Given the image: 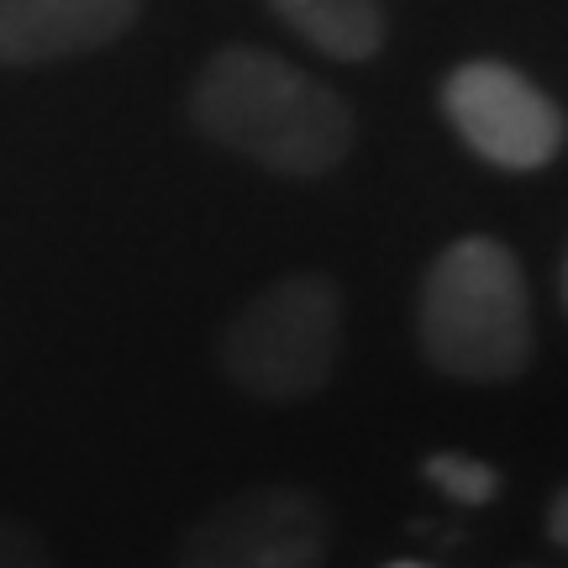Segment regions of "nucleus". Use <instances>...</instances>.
<instances>
[{
  "mask_svg": "<svg viewBox=\"0 0 568 568\" xmlns=\"http://www.w3.org/2000/svg\"><path fill=\"white\" fill-rule=\"evenodd\" d=\"M190 116L211 142L284 180L332 174L353 153V111L343 95L247 42L211 53L190 95Z\"/></svg>",
  "mask_w": 568,
  "mask_h": 568,
  "instance_id": "1",
  "label": "nucleus"
},
{
  "mask_svg": "<svg viewBox=\"0 0 568 568\" xmlns=\"http://www.w3.org/2000/svg\"><path fill=\"white\" fill-rule=\"evenodd\" d=\"M416 337L426 364L458 385H510L531 364V295L516 253L495 237H458L422 280Z\"/></svg>",
  "mask_w": 568,
  "mask_h": 568,
  "instance_id": "2",
  "label": "nucleus"
},
{
  "mask_svg": "<svg viewBox=\"0 0 568 568\" xmlns=\"http://www.w3.org/2000/svg\"><path fill=\"white\" fill-rule=\"evenodd\" d=\"M343 347V295L326 274H284L222 332V374L258 400H305L332 379Z\"/></svg>",
  "mask_w": 568,
  "mask_h": 568,
  "instance_id": "3",
  "label": "nucleus"
},
{
  "mask_svg": "<svg viewBox=\"0 0 568 568\" xmlns=\"http://www.w3.org/2000/svg\"><path fill=\"white\" fill-rule=\"evenodd\" d=\"M332 521L311 489L258 485L190 527L180 568H322Z\"/></svg>",
  "mask_w": 568,
  "mask_h": 568,
  "instance_id": "4",
  "label": "nucleus"
},
{
  "mask_svg": "<svg viewBox=\"0 0 568 568\" xmlns=\"http://www.w3.org/2000/svg\"><path fill=\"white\" fill-rule=\"evenodd\" d=\"M443 111L453 132L495 169L531 174L564 153L568 122L537 84L495 59L458 63L443 80Z\"/></svg>",
  "mask_w": 568,
  "mask_h": 568,
  "instance_id": "5",
  "label": "nucleus"
},
{
  "mask_svg": "<svg viewBox=\"0 0 568 568\" xmlns=\"http://www.w3.org/2000/svg\"><path fill=\"white\" fill-rule=\"evenodd\" d=\"M138 21V0H0V63L80 59Z\"/></svg>",
  "mask_w": 568,
  "mask_h": 568,
  "instance_id": "6",
  "label": "nucleus"
},
{
  "mask_svg": "<svg viewBox=\"0 0 568 568\" xmlns=\"http://www.w3.org/2000/svg\"><path fill=\"white\" fill-rule=\"evenodd\" d=\"M284 27H295L316 53L337 63L374 59L389 38L385 0H268Z\"/></svg>",
  "mask_w": 568,
  "mask_h": 568,
  "instance_id": "7",
  "label": "nucleus"
},
{
  "mask_svg": "<svg viewBox=\"0 0 568 568\" xmlns=\"http://www.w3.org/2000/svg\"><path fill=\"white\" fill-rule=\"evenodd\" d=\"M426 479L458 506H489L500 495V474L485 458H468V453H432L426 458Z\"/></svg>",
  "mask_w": 568,
  "mask_h": 568,
  "instance_id": "8",
  "label": "nucleus"
},
{
  "mask_svg": "<svg viewBox=\"0 0 568 568\" xmlns=\"http://www.w3.org/2000/svg\"><path fill=\"white\" fill-rule=\"evenodd\" d=\"M0 568H53V558L38 542V531H27L11 516H0Z\"/></svg>",
  "mask_w": 568,
  "mask_h": 568,
  "instance_id": "9",
  "label": "nucleus"
},
{
  "mask_svg": "<svg viewBox=\"0 0 568 568\" xmlns=\"http://www.w3.org/2000/svg\"><path fill=\"white\" fill-rule=\"evenodd\" d=\"M548 537L558 548H568V485L552 495V506H548Z\"/></svg>",
  "mask_w": 568,
  "mask_h": 568,
  "instance_id": "10",
  "label": "nucleus"
},
{
  "mask_svg": "<svg viewBox=\"0 0 568 568\" xmlns=\"http://www.w3.org/2000/svg\"><path fill=\"white\" fill-rule=\"evenodd\" d=\"M389 568H432V564H410V558H400V564H389Z\"/></svg>",
  "mask_w": 568,
  "mask_h": 568,
  "instance_id": "11",
  "label": "nucleus"
},
{
  "mask_svg": "<svg viewBox=\"0 0 568 568\" xmlns=\"http://www.w3.org/2000/svg\"><path fill=\"white\" fill-rule=\"evenodd\" d=\"M564 301H568V264H564Z\"/></svg>",
  "mask_w": 568,
  "mask_h": 568,
  "instance_id": "12",
  "label": "nucleus"
}]
</instances>
